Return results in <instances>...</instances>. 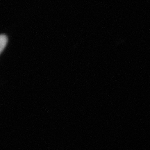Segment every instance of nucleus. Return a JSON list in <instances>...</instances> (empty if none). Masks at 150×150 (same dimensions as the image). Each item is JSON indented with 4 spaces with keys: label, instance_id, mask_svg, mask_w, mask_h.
I'll return each mask as SVG.
<instances>
[{
    "label": "nucleus",
    "instance_id": "1",
    "mask_svg": "<svg viewBox=\"0 0 150 150\" xmlns=\"http://www.w3.org/2000/svg\"><path fill=\"white\" fill-rule=\"evenodd\" d=\"M7 42H8V38H7L6 35L4 34L0 35V54L4 50L7 45Z\"/></svg>",
    "mask_w": 150,
    "mask_h": 150
}]
</instances>
